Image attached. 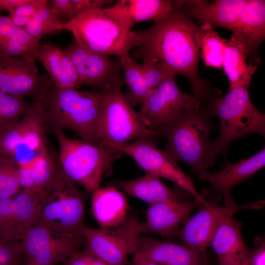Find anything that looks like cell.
I'll list each match as a JSON object with an SVG mask.
<instances>
[{
    "instance_id": "obj_1",
    "label": "cell",
    "mask_w": 265,
    "mask_h": 265,
    "mask_svg": "<svg viewBox=\"0 0 265 265\" xmlns=\"http://www.w3.org/2000/svg\"><path fill=\"white\" fill-rule=\"evenodd\" d=\"M202 30L197 23L177 8L143 30H132L134 55L142 63L156 62L189 81L193 96L202 104L221 95L198 71Z\"/></svg>"
},
{
    "instance_id": "obj_2",
    "label": "cell",
    "mask_w": 265,
    "mask_h": 265,
    "mask_svg": "<svg viewBox=\"0 0 265 265\" xmlns=\"http://www.w3.org/2000/svg\"><path fill=\"white\" fill-rule=\"evenodd\" d=\"M204 106L185 109L161 127L157 133L166 137L164 151L173 159L188 165L200 173L214 165V153L210 133L214 125Z\"/></svg>"
},
{
    "instance_id": "obj_3",
    "label": "cell",
    "mask_w": 265,
    "mask_h": 265,
    "mask_svg": "<svg viewBox=\"0 0 265 265\" xmlns=\"http://www.w3.org/2000/svg\"><path fill=\"white\" fill-rule=\"evenodd\" d=\"M102 100L100 91L62 88L52 81L36 102L50 133L68 129L79 134L82 140L97 144L95 127Z\"/></svg>"
},
{
    "instance_id": "obj_4",
    "label": "cell",
    "mask_w": 265,
    "mask_h": 265,
    "mask_svg": "<svg viewBox=\"0 0 265 265\" xmlns=\"http://www.w3.org/2000/svg\"><path fill=\"white\" fill-rule=\"evenodd\" d=\"M202 105L210 117L217 116L220 120L219 135L212 140L216 156L221 154L226 158L229 144L238 138L252 133L265 137V115L253 105L247 88L229 90Z\"/></svg>"
},
{
    "instance_id": "obj_5",
    "label": "cell",
    "mask_w": 265,
    "mask_h": 265,
    "mask_svg": "<svg viewBox=\"0 0 265 265\" xmlns=\"http://www.w3.org/2000/svg\"><path fill=\"white\" fill-rule=\"evenodd\" d=\"M37 197L39 213L35 224L60 236L81 235L86 226L83 197L77 186L62 172L59 162L54 177Z\"/></svg>"
},
{
    "instance_id": "obj_6",
    "label": "cell",
    "mask_w": 265,
    "mask_h": 265,
    "mask_svg": "<svg viewBox=\"0 0 265 265\" xmlns=\"http://www.w3.org/2000/svg\"><path fill=\"white\" fill-rule=\"evenodd\" d=\"M53 133L58 143V160L62 172L76 186L90 192L100 187L104 173L123 154L107 145L72 139L63 131Z\"/></svg>"
},
{
    "instance_id": "obj_7",
    "label": "cell",
    "mask_w": 265,
    "mask_h": 265,
    "mask_svg": "<svg viewBox=\"0 0 265 265\" xmlns=\"http://www.w3.org/2000/svg\"><path fill=\"white\" fill-rule=\"evenodd\" d=\"M122 86L100 91L101 108L95 127L98 144H123L142 137L159 136L147 127L134 110Z\"/></svg>"
},
{
    "instance_id": "obj_8",
    "label": "cell",
    "mask_w": 265,
    "mask_h": 265,
    "mask_svg": "<svg viewBox=\"0 0 265 265\" xmlns=\"http://www.w3.org/2000/svg\"><path fill=\"white\" fill-rule=\"evenodd\" d=\"M64 30L91 50L120 57L130 53L133 46L132 30L120 26L104 8L87 10L64 24Z\"/></svg>"
},
{
    "instance_id": "obj_9",
    "label": "cell",
    "mask_w": 265,
    "mask_h": 265,
    "mask_svg": "<svg viewBox=\"0 0 265 265\" xmlns=\"http://www.w3.org/2000/svg\"><path fill=\"white\" fill-rule=\"evenodd\" d=\"M159 137L152 136L126 143L106 145L131 157L146 173L173 182L189 193L194 199L204 203V196L198 193L192 178L181 169L176 161L158 148L157 144Z\"/></svg>"
},
{
    "instance_id": "obj_10",
    "label": "cell",
    "mask_w": 265,
    "mask_h": 265,
    "mask_svg": "<svg viewBox=\"0 0 265 265\" xmlns=\"http://www.w3.org/2000/svg\"><path fill=\"white\" fill-rule=\"evenodd\" d=\"M135 215L128 216L121 225L112 228L94 229L85 226L81 234L88 243L87 251L108 265H127V257L137 251L141 234Z\"/></svg>"
},
{
    "instance_id": "obj_11",
    "label": "cell",
    "mask_w": 265,
    "mask_h": 265,
    "mask_svg": "<svg viewBox=\"0 0 265 265\" xmlns=\"http://www.w3.org/2000/svg\"><path fill=\"white\" fill-rule=\"evenodd\" d=\"M73 37L72 43L64 49L70 56L77 74V89L90 86L101 91L124 84L118 58L112 60L108 55L91 50L76 37Z\"/></svg>"
},
{
    "instance_id": "obj_12",
    "label": "cell",
    "mask_w": 265,
    "mask_h": 265,
    "mask_svg": "<svg viewBox=\"0 0 265 265\" xmlns=\"http://www.w3.org/2000/svg\"><path fill=\"white\" fill-rule=\"evenodd\" d=\"M34 55L10 56L0 53V90L31 101H39L52 82L40 74Z\"/></svg>"
},
{
    "instance_id": "obj_13",
    "label": "cell",
    "mask_w": 265,
    "mask_h": 265,
    "mask_svg": "<svg viewBox=\"0 0 265 265\" xmlns=\"http://www.w3.org/2000/svg\"><path fill=\"white\" fill-rule=\"evenodd\" d=\"M264 205L265 201L261 200L244 205L226 206L206 200L202 208L178 230L175 237L182 244L204 252L210 246L214 233L224 221L240 210L259 209Z\"/></svg>"
},
{
    "instance_id": "obj_14",
    "label": "cell",
    "mask_w": 265,
    "mask_h": 265,
    "mask_svg": "<svg viewBox=\"0 0 265 265\" xmlns=\"http://www.w3.org/2000/svg\"><path fill=\"white\" fill-rule=\"evenodd\" d=\"M201 102L193 95L183 92L170 77L155 88L141 105L138 112L147 127L157 132L183 110L198 106Z\"/></svg>"
},
{
    "instance_id": "obj_15",
    "label": "cell",
    "mask_w": 265,
    "mask_h": 265,
    "mask_svg": "<svg viewBox=\"0 0 265 265\" xmlns=\"http://www.w3.org/2000/svg\"><path fill=\"white\" fill-rule=\"evenodd\" d=\"M84 242L82 235L60 236L42 225L34 224L21 243L29 262L38 265H55L79 251Z\"/></svg>"
},
{
    "instance_id": "obj_16",
    "label": "cell",
    "mask_w": 265,
    "mask_h": 265,
    "mask_svg": "<svg viewBox=\"0 0 265 265\" xmlns=\"http://www.w3.org/2000/svg\"><path fill=\"white\" fill-rule=\"evenodd\" d=\"M39 213L37 193L22 189L15 196L0 200V242H21Z\"/></svg>"
},
{
    "instance_id": "obj_17",
    "label": "cell",
    "mask_w": 265,
    "mask_h": 265,
    "mask_svg": "<svg viewBox=\"0 0 265 265\" xmlns=\"http://www.w3.org/2000/svg\"><path fill=\"white\" fill-rule=\"evenodd\" d=\"M243 47L248 64L257 66L259 49L265 39V1L248 0L230 30Z\"/></svg>"
},
{
    "instance_id": "obj_18",
    "label": "cell",
    "mask_w": 265,
    "mask_h": 265,
    "mask_svg": "<svg viewBox=\"0 0 265 265\" xmlns=\"http://www.w3.org/2000/svg\"><path fill=\"white\" fill-rule=\"evenodd\" d=\"M248 0H174L176 7L201 26L231 30Z\"/></svg>"
},
{
    "instance_id": "obj_19",
    "label": "cell",
    "mask_w": 265,
    "mask_h": 265,
    "mask_svg": "<svg viewBox=\"0 0 265 265\" xmlns=\"http://www.w3.org/2000/svg\"><path fill=\"white\" fill-rule=\"evenodd\" d=\"M202 204L194 199L187 202H162L149 204L145 221L139 222V232L156 234L166 238L175 236L180 225L191 217L193 209Z\"/></svg>"
},
{
    "instance_id": "obj_20",
    "label": "cell",
    "mask_w": 265,
    "mask_h": 265,
    "mask_svg": "<svg viewBox=\"0 0 265 265\" xmlns=\"http://www.w3.org/2000/svg\"><path fill=\"white\" fill-rule=\"evenodd\" d=\"M175 8L174 0H120L104 8L107 14L124 29L130 31L136 23L163 19Z\"/></svg>"
},
{
    "instance_id": "obj_21",
    "label": "cell",
    "mask_w": 265,
    "mask_h": 265,
    "mask_svg": "<svg viewBox=\"0 0 265 265\" xmlns=\"http://www.w3.org/2000/svg\"><path fill=\"white\" fill-rule=\"evenodd\" d=\"M265 165V147L256 154L241 159L235 163L228 164L221 171L211 173L207 171L199 173L200 180L210 183L215 190L224 197V205L235 204L231 195L233 188L243 181L250 178Z\"/></svg>"
},
{
    "instance_id": "obj_22",
    "label": "cell",
    "mask_w": 265,
    "mask_h": 265,
    "mask_svg": "<svg viewBox=\"0 0 265 265\" xmlns=\"http://www.w3.org/2000/svg\"><path fill=\"white\" fill-rule=\"evenodd\" d=\"M136 252L160 265H204V252L183 244L159 240L140 235Z\"/></svg>"
},
{
    "instance_id": "obj_23",
    "label": "cell",
    "mask_w": 265,
    "mask_h": 265,
    "mask_svg": "<svg viewBox=\"0 0 265 265\" xmlns=\"http://www.w3.org/2000/svg\"><path fill=\"white\" fill-rule=\"evenodd\" d=\"M241 224L232 217L218 227L210 246L217 255L219 265H239L250 258L251 251L241 234Z\"/></svg>"
},
{
    "instance_id": "obj_24",
    "label": "cell",
    "mask_w": 265,
    "mask_h": 265,
    "mask_svg": "<svg viewBox=\"0 0 265 265\" xmlns=\"http://www.w3.org/2000/svg\"><path fill=\"white\" fill-rule=\"evenodd\" d=\"M129 206L126 198L113 186L99 187L93 192L91 210L102 228L114 227L127 218Z\"/></svg>"
},
{
    "instance_id": "obj_25",
    "label": "cell",
    "mask_w": 265,
    "mask_h": 265,
    "mask_svg": "<svg viewBox=\"0 0 265 265\" xmlns=\"http://www.w3.org/2000/svg\"><path fill=\"white\" fill-rule=\"evenodd\" d=\"M57 87L77 89L78 76L70 56L65 50L50 44H40L34 54Z\"/></svg>"
},
{
    "instance_id": "obj_26",
    "label": "cell",
    "mask_w": 265,
    "mask_h": 265,
    "mask_svg": "<svg viewBox=\"0 0 265 265\" xmlns=\"http://www.w3.org/2000/svg\"><path fill=\"white\" fill-rule=\"evenodd\" d=\"M112 186L149 204L162 202H182V188L171 189L154 175L146 173L131 180L117 181Z\"/></svg>"
},
{
    "instance_id": "obj_27",
    "label": "cell",
    "mask_w": 265,
    "mask_h": 265,
    "mask_svg": "<svg viewBox=\"0 0 265 265\" xmlns=\"http://www.w3.org/2000/svg\"><path fill=\"white\" fill-rule=\"evenodd\" d=\"M246 56L242 45L231 36L226 41L222 67L229 82V90L248 88L252 77L257 67L246 61Z\"/></svg>"
},
{
    "instance_id": "obj_28",
    "label": "cell",
    "mask_w": 265,
    "mask_h": 265,
    "mask_svg": "<svg viewBox=\"0 0 265 265\" xmlns=\"http://www.w3.org/2000/svg\"><path fill=\"white\" fill-rule=\"evenodd\" d=\"M40 45V41L15 26L8 16L0 12V53L14 57L34 56Z\"/></svg>"
},
{
    "instance_id": "obj_29",
    "label": "cell",
    "mask_w": 265,
    "mask_h": 265,
    "mask_svg": "<svg viewBox=\"0 0 265 265\" xmlns=\"http://www.w3.org/2000/svg\"><path fill=\"white\" fill-rule=\"evenodd\" d=\"M118 58L127 87L126 97L132 106L141 105L153 90L150 91L146 86L140 64L130 53Z\"/></svg>"
},
{
    "instance_id": "obj_30",
    "label": "cell",
    "mask_w": 265,
    "mask_h": 265,
    "mask_svg": "<svg viewBox=\"0 0 265 265\" xmlns=\"http://www.w3.org/2000/svg\"><path fill=\"white\" fill-rule=\"evenodd\" d=\"M64 24L57 10L48 1L24 28L32 37L40 41L47 35L64 30Z\"/></svg>"
},
{
    "instance_id": "obj_31",
    "label": "cell",
    "mask_w": 265,
    "mask_h": 265,
    "mask_svg": "<svg viewBox=\"0 0 265 265\" xmlns=\"http://www.w3.org/2000/svg\"><path fill=\"white\" fill-rule=\"evenodd\" d=\"M202 30L200 52L206 66L220 69L222 68L227 40L217 32L201 26Z\"/></svg>"
},
{
    "instance_id": "obj_32",
    "label": "cell",
    "mask_w": 265,
    "mask_h": 265,
    "mask_svg": "<svg viewBox=\"0 0 265 265\" xmlns=\"http://www.w3.org/2000/svg\"><path fill=\"white\" fill-rule=\"evenodd\" d=\"M30 105L25 99L0 90V133L19 121Z\"/></svg>"
},
{
    "instance_id": "obj_33",
    "label": "cell",
    "mask_w": 265,
    "mask_h": 265,
    "mask_svg": "<svg viewBox=\"0 0 265 265\" xmlns=\"http://www.w3.org/2000/svg\"><path fill=\"white\" fill-rule=\"evenodd\" d=\"M58 166V159L46 148L36 158L31 167L34 183V193L40 192L52 181Z\"/></svg>"
},
{
    "instance_id": "obj_34",
    "label": "cell",
    "mask_w": 265,
    "mask_h": 265,
    "mask_svg": "<svg viewBox=\"0 0 265 265\" xmlns=\"http://www.w3.org/2000/svg\"><path fill=\"white\" fill-rule=\"evenodd\" d=\"M21 190L18 166L12 157L0 154V200L13 197Z\"/></svg>"
},
{
    "instance_id": "obj_35",
    "label": "cell",
    "mask_w": 265,
    "mask_h": 265,
    "mask_svg": "<svg viewBox=\"0 0 265 265\" xmlns=\"http://www.w3.org/2000/svg\"><path fill=\"white\" fill-rule=\"evenodd\" d=\"M28 119L26 111L19 121L0 133V154L12 157L15 148L22 140Z\"/></svg>"
},
{
    "instance_id": "obj_36",
    "label": "cell",
    "mask_w": 265,
    "mask_h": 265,
    "mask_svg": "<svg viewBox=\"0 0 265 265\" xmlns=\"http://www.w3.org/2000/svg\"><path fill=\"white\" fill-rule=\"evenodd\" d=\"M140 65L146 86L151 91L167 78L176 76L161 63L150 61L142 63Z\"/></svg>"
},
{
    "instance_id": "obj_37",
    "label": "cell",
    "mask_w": 265,
    "mask_h": 265,
    "mask_svg": "<svg viewBox=\"0 0 265 265\" xmlns=\"http://www.w3.org/2000/svg\"><path fill=\"white\" fill-rule=\"evenodd\" d=\"M23 255L21 242H0V265H18Z\"/></svg>"
},
{
    "instance_id": "obj_38",
    "label": "cell",
    "mask_w": 265,
    "mask_h": 265,
    "mask_svg": "<svg viewBox=\"0 0 265 265\" xmlns=\"http://www.w3.org/2000/svg\"><path fill=\"white\" fill-rule=\"evenodd\" d=\"M48 1L47 0H28L26 2L9 12L8 15L21 16L32 18Z\"/></svg>"
},
{
    "instance_id": "obj_39",
    "label": "cell",
    "mask_w": 265,
    "mask_h": 265,
    "mask_svg": "<svg viewBox=\"0 0 265 265\" xmlns=\"http://www.w3.org/2000/svg\"><path fill=\"white\" fill-rule=\"evenodd\" d=\"M51 6L59 13L61 21L66 24L76 17L71 0H52Z\"/></svg>"
},
{
    "instance_id": "obj_40",
    "label": "cell",
    "mask_w": 265,
    "mask_h": 265,
    "mask_svg": "<svg viewBox=\"0 0 265 265\" xmlns=\"http://www.w3.org/2000/svg\"><path fill=\"white\" fill-rule=\"evenodd\" d=\"M255 249L251 251L249 260L250 265H265V239L256 236L254 239Z\"/></svg>"
},
{
    "instance_id": "obj_41",
    "label": "cell",
    "mask_w": 265,
    "mask_h": 265,
    "mask_svg": "<svg viewBox=\"0 0 265 265\" xmlns=\"http://www.w3.org/2000/svg\"><path fill=\"white\" fill-rule=\"evenodd\" d=\"M18 176L22 189L33 193L34 183L31 167H18Z\"/></svg>"
},
{
    "instance_id": "obj_42",
    "label": "cell",
    "mask_w": 265,
    "mask_h": 265,
    "mask_svg": "<svg viewBox=\"0 0 265 265\" xmlns=\"http://www.w3.org/2000/svg\"><path fill=\"white\" fill-rule=\"evenodd\" d=\"M63 265H89L88 254L79 251L65 260Z\"/></svg>"
},
{
    "instance_id": "obj_43",
    "label": "cell",
    "mask_w": 265,
    "mask_h": 265,
    "mask_svg": "<svg viewBox=\"0 0 265 265\" xmlns=\"http://www.w3.org/2000/svg\"><path fill=\"white\" fill-rule=\"evenodd\" d=\"M28 0H0V12L2 11L11 12L17 7L26 2Z\"/></svg>"
},
{
    "instance_id": "obj_44",
    "label": "cell",
    "mask_w": 265,
    "mask_h": 265,
    "mask_svg": "<svg viewBox=\"0 0 265 265\" xmlns=\"http://www.w3.org/2000/svg\"><path fill=\"white\" fill-rule=\"evenodd\" d=\"M133 255L132 265H160L146 260L137 252Z\"/></svg>"
},
{
    "instance_id": "obj_45",
    "label": "cell",
    "mask_w": 265,
    "mask_h": 265,
    "mask_svg": "<svg viewBox=\"0 0 265 265\" xmlns=\"http://www.w3.org/2000/svg\"><path fill=\"white\" fill-rule=\"evenodd\" d=\"M86 252H87L88 255L89 265H108L102 260L96 257L87 251Z\"/></svg>"
},
{
    "instance_id": "obj_46",
    "label": "cell",
    "mask_w": 265,
    "mask_h": 265,
    "mask_svg": "<svg viewBox=\"0 0 265 265\" xmlns=\"http://www.w3.org/2000/svg\"><path fill=\"white\" fill-rule=\"evenodd\" d=\"M239 265H250L249 258Z\"/></svg>"
},
{
    "instance_id": "obj_47",
    "label": "cell",
    "mask_w": 265,
    "mask_h": 265,
    "mask_svg": "<svg viewBox=\"0 0 265 265\" xmlns=\"http://www.w3.org/2000/svg\"><path fill=\"white\" fill-rule=\"evenodd\" d=\"M26 265H38L33 262H29Z\"/></svg>"
}]
</instances>
